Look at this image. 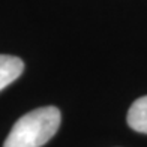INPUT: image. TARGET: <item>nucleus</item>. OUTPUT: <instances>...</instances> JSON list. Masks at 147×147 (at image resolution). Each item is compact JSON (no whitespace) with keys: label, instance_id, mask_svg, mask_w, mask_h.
Here are the masks:
<instances>
[{"label":"nucleus","instance_id":"nucleus-1","mask_svg":"<svg viewBox=\"0 0 147 147\" xmlns=\"http://www.w3.org/2000/svg\"><path fill=\"white\" fill-rule=\"evenodd\" d=\"M60 119L56 107H42L27 113L12 126L3 147H42L56 135Z\"/></svg>","mask_w":147,"mask_h":147},{"label":"nucleus","instance_id":"nucleus-2","mask_svg":"<svg viewBox=\"0 0 147 147\" xmlns=\"http://www.w3.org/2000/svg\"><path fill=\"white\" fill-rule=\"evenodd\" d=\"M24 71V63L20 57L0 54V90L8 87L11 83L21 75Z\"/></svg>","mask_w":147,"mask_h":147},{"label":"nucleus","instance_id":"nucleus-3","mask_svg":"<svg viewBox=\"0 0 147 147\" xmlns=\"http://www.w3.org/2000/svg\"><path fill=\"white\" fill-rule=\"evenodd\" d=\"M128 125L134 131L147 134V96L137 99L128 111Z\"/></svg>","mask_w":147,"mask_h":147}]
</instances>
